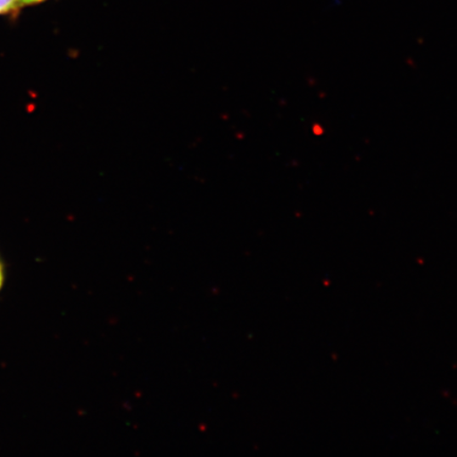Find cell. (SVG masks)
I'll list each match as a JSON object with an SVG mask.
<instances>
[{
	"label": "cell",
	"mask_w": 457,
	"mask_h": 457,
	"mask_svg": "<svg viewBox=\"0 0 457 457\" xmlns=\"http://www.w3.org/2000/svg\"><path fill=\"white\" fill-rule=\"evenodd\" d=\"M21 5V0H0V15L15 16Z\"/></svg>",
	"instance_id": "6da1fadb"
},
{
	"label": "cell",
	"mask_w": 457,
	"mask_h": 457,
	"mask_svg": "<svg viewBox=\"0 0 457 457\" xmlns=\"http://www.w3.org/2000/svg\"><path fill=\"white\" fill-rule=\"evenodd\" d=\"M47 2V0H21V4L33 5Z\"/></svg>",
	"instance_id": "7a4b0ae2"
},
{
	"label": "cell",
	"mask_w": 457,
	"mask_h": 457,
	"mask_svg": "<svg viewBox=\"0 0 457 457\" xmlns=\"http://www.w3.org/2000/svg\"><path fill=\"white\" fill-rule=\"evenodd\" d=\"M4 283V268L2 260H0V290H2Z\"/></svg>",
	"instance_id": "3957f363"
}]
</instances>
